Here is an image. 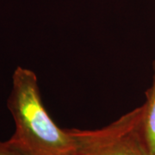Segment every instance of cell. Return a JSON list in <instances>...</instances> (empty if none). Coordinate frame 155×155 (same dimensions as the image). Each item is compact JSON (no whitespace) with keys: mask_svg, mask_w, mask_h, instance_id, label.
<instances>
[{"mask_svg":"<svg viewBox=\"0 0 155 155\" xmlns=\"http://www.w3.org/2000/svg\"><path fill=\"white\" fill-rule=\"evenodd\" d=\"M7 107L16 126L11 139L30 154L73 155L76 141L72 131L59 127L46 110L31 70H15Z\"/></svg>","mask_w":155,"mask_h":155,"instance_id":"cell-1","label":"cell"},{"mask_svg":"<svg viewBox=\"0 0 155 155\" xmlns=\"http://www.w3.org/2000/svg\"><path fill=\"white\" fill-rule=\"evenodd\" d=\"M140 115V106L101 128H72L73 155H153L141 131Z\"/></svg>","mask_w":155,"mask_h":155,"instance_id":"cell-2","label":"cell"},{"mask_svg":"<svg viewBox=\"0 0 155 155\" xmlns=\"http://www.w3.org/2000/svg\"><path fill=\"white\" fill-rule=\"evenodd\" d=\"M146 102L140 106V126L145 141L153 155H155V62L153 83L146 92Z\"/></svg>","mask_w":155,"mask_h":155,"instance_id":"cell-3","label":"cell"},{"mask_svg":"<svg viewBox=\"0 0 155 155\" xmlns=\"http://www.w3.org/2000/svg\"><path fill=\"white\" fill-rule=\"evenodd\" d=\"M0 155H32L12 139L5 141L0 140Z\"/></svg>","mask_w":155,"mask_h":155,"instance_id":"cell-4","label":"cell"}]
</instances>
